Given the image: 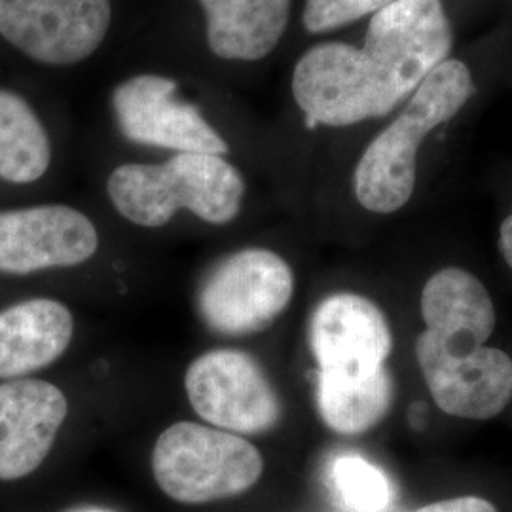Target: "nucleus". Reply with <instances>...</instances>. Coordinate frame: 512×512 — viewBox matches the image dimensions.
I'll return each instance as SVG.
<instances>
[{"mask_svg": "<svg viewBox=\"0 0 512 512\" xmlns=\"http://www.w3.org/2000/svg\"><path fill=\"white\" fill-rule=\"evenodd\" d=\"M399 0H306L304 27L311 35L329 33L357 19L374 16Z\"/></svg>", "mask_w": 512, "mask_h": 512, "instance_id": "18", "label": "nucleus"}, {"mask_svg": "<svg viewBox=\"0 0 512 512\" xmlns=\"http://www.w3.org/2000/svg\"><path fill=\"white\" fill-rule=\"evenodd\" d=\"M293 294L289 262L270 249L251 247L222 258L205 275L198 310L209 329L245 336L274 325Z\"/></svg>", "mask_w": 512, "mask_h": 512, "instance_id": "6", "label": "nucleus"}, {"mask_svg": "<svg viewBox=\"0 0 512 512\" xmlns=\"http://www.w3.org/2000/svg\"><path fill=\"white\" fill-rule=\"evenodd\" d=\"M177 82L160 74H137L112 92V110L122 135L137 145L175 152L226 154L230 147L198 107L177 95Z\"/></svg>", "mask_w": 512, "mask_h": 512, "instance_id": "9", "label": "nucleus"}, {"mask_svg": "<svg viewBox=\"0 0 512 512\" xmlns=\"http://www.w3.org/2000/svg\"><path fill=\"white\" fill-rule=\"evenodd\" d=\"M418 512H497L494 505L482 497H456L431 503Z\"/></svg>", "mask_w": 512, "mask_h": 512, "instance_id": "19", "label": "nucleus"}, {"mask_svg": "<svg viewBox=\"0 0 512 512\" xmlns=\"http://www.w3.org/2000/svg\"><path fill=\"white\" fill-rule=\"evenodd\" d=\"M473 93L471 71L458 59H446L427 74L401 116L361 156L353 177L357 202L380 215L395 213L410 202L416 188L418 148L433 129L452 120Z\"/></svg>", "mask_w": 512, "mask_h": 512, "instance_id": "3", "label": "nucleus"}, {"mask_svg": "<svg viewBox=\"0 0 512 512\" xmlns=\"http://www.w3.org/2000/svg\"><path fill=\"white\" fill-rule=\"evenodd\" d=\"M262 473L264 459L253 442L194 421L169 425L152 450V475L160 490L184 505L243 494Z\"/></svg>", "mask_w": 512, "mask_h": 512, "instance_id": "5", "label": "nucleus"}, {"mask_svg": "<svg viewBox=\"0 0 512 512\" xmlns=\"http://www.w3.org/2000/svg\"><path fill=\"white\" fill-rule=\"evenodd\" d=\"M110 202L129 222L162 228L181 209L209 224L236 219L245 181L217 154L177 152L164 164H124L110 173Z\"/></svg>", "mask_w": 512, "mask_h": 512, "instance_id": "4", "label": "nucleus"}, {"mask_svg": "<svg viewBox=\"0 0 512 512\" xmlns=\"http://www.w3.org/2000/svg\"><path fill=\"white\" fill-rule=\"evenodd\" d=\"M99 234L82 211L37 205L0 213V272L27 275L90 260Z\"/></svg>", "mask_w": 512, "mask_h": 512, "instance_id": "11", "label": "nucleus"}, {"mask_svg": "<svg viewBox=\"0 0 512 512\" xmlns=\"http://www.w3.org/2000/svg\"><path fill=\"white\" fill-rule=\"evenodd\" d=\"M74 512H114V511H109V509H80V511H74Z\"/></svg>", "mask_w": 512, "mask_h": 512, "instance_id": "21", "label": "nucleus"}, {"mask_svg": "<svg viewBox=\"0 0 512 512\" xmlns=\"http://www.w3.org/2000/svg\"><path fill=\"white\" fill-rule=\"evenodd\" d=\"M332 480L340 497L355 511H384L391 501L389 480L376 465L359 456L336 459Z\"/></svg>", "mask_w": 512, "mask_h": 512, "instance_id": "17", "label": "nucleus"}, {"mask_svg": "<svg viewBox=\"0 0 512 512\" xmlns=\"http://www.w3.org/2000/svg\"><path fill=\"white\" fill-rule=\"evenodd\" d=\"M110 0H0V35L44 65L88 59L107 37Z\"/></svg>", "mask_w": 512, "mask_h": 512, "instance_id": "8", "label": "nucleus"}, {"mask_svg": "<svg viewBox=\"0 0 512 512\" xmlns=\"http://www.w3.org/2000/svg\"><path fill=\"white\" fill-rule=\"evenodd\" d=\"M184 387L200 418L236 435L266 433L283 416L279 395L262 366L238 349H213L194 359Z\"/></svg>", "mask_w": 512, "mask_h": 512, "instance_id": "7", "label": "nucleus"}, {"mask_svg": "<svg viewBox=\"0 0 512 512\" xmlns=\"http://www.w3.org/2000/svg\"><path fill=\"white\" fill-rule=\"evenodd\" d=\"M499 251L512 270V215L503 220L499 230Z\"/></svg>", "mask_w": 512, "mask_h": 512, "instance_id": "20", "label": "nucleus"}, {"mask_svg": "<svg viewBox=\"0 0 512 512\" xmlns=\"http://www.w3.org/2000/svg\"><path fill=\"white\" fill-rule=\"evenodd\" d=\"M310 348L319 374L366 378L385 368L393 332L376 302L361 294H330L311 315Z\"/></svg>", "mask_w": 512, "mask_h": 512, "instance_id": "10", "label": "nucleus"}, {"mask_svg": "<svg viewBox=\"0 0 512 512\" xmlns=\"http://www.w3.org/2000/svg\"><path fill=\"white\" fill-rule=\"evenodd\" d=\"M393 404L387 366L366 378L319 374L317 406L327 427L340 435H361L384 420Z\"/></svg>", "mask_w": 512, "mask_h": 512, "instance_id": "15", "label": "nucleus"}, {"mask_svg": "<svg viewBox=\"0 0 512 512\" xmlns=\"http://www.w3.org/2000/svg\"><path fill=\"white\" fill-rule=\"evenodd\" d=\"M452 25L442 0H399L374 14L365 46L332 42L359 93L365 120L382 118L448 59Z\"/></svg>", "mask_w": 512, "mask_h": 512, "instance_id": "2", "label": "nucleus"}, {"mask_svg": "<svg viewBox=\"0 0 512 512\" xmlns=\"http://www.w3.org/2000/svg\"><path fill=\"white\" fill-rule=\"evenodd\" d=\"M52 162V145L40 118L19 95L0 90V179L35 183Z\"/></svg>", "mask_w": 512, "mask_h": 512, "instance_id": "16", "label": "nucleus"}, {"mask_svg": "<svg viewBox=\"0 0 512 512\" xmlns=\"http://www.w3.org/2000/svg\"><path fill=\"white\" fill-rule=\"evenodd\" d=\"M67 414V397L57 385L33 378L2 382L0 480L35 473L48 458Z\"/></svg>", "mask_w": 512, "mask_h": 512, "instance_id": "12", "label": "nucleus"}, {"mask_svg": "<svg viewBox=\"0 0 512 512\" xmlns=\"http://www.w3.org/2000/svg\"><path fill=\"white\" fill-rule=\"evenodd\" d=\"M425 330L416 359L433 401L461 420H492L512 399V359L486 348L497 315L478 277L461 268L431 275L421 291Z\"/></svg>", "mask_w": 512, "mask_h": 512, "instance_id": "1", "label": "nucleus"}, {"mask_svg": "<svg viewBox=\"0 0 512 512\" xmlns=\"http://www.w3.org/2000/svg\"><path fill=\"white\" fill-rule=\"evenodd\" d=\"M71 310L33 298L0 311V380H18L55 363L73 342Z\"/></svg>", "mask_w": 512, "mask_h": 512, "instance_id": "13", "label": "nucleus"}, {"mask_svg": "<svg viewBox=\"0 0 512 512\" xmlns=\"http://www.w3.org/2000/svg\"><path fill=\"white\" fill-rule=\"evenodd\" d=\"M211 52L230 61H258L274 52L291 18V0H198Z\"/></svg>", "mask_w": 512, "mask_h": 512, "instance_id": "14", "label": "nucleus"}]
</instances>
